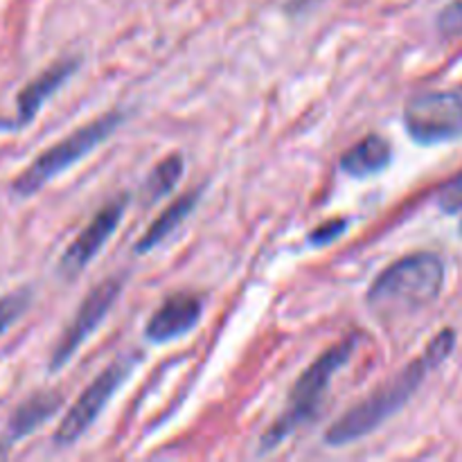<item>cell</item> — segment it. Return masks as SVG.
Returning <instances> with one entry per match:
<instances>
[{
	"mask_svg": "<svg viewBox=\"0 0 462 462\" xmlns=\"http://www.w3.org/2000/svg\"><path fill=\"white\" fill-rule=\"evenodd\" d=\"M454 346V329H442V332L429 343L427 350L422 352L420 359H415L413 364L406 365L402 373H397L395 377L388 379L386 383H382L377 391L370 393L365 400H361L359 404L352 406L347 413H343L341 418L329 427V431L325 433V442L332 447H343L347 445V442L361 440V438L377 431L388 418H393L397 411L404 409L406 402H409L411 397L418 393V388L422 386L427 374L449 359Z\"/></svg>",
	"mask_w": 462,
	"mask_h": 462,
	"instance_id": "cell-1",
	"label": "cell"
},
{
	"mask_svg": "<svg viewBox=\"0 0 462 462\" xmlns=\"http://www.w3.org/2000/svg\"><path fill=\"white\" fill-rule=\"evenodd\" d=\"M442 287L445 262L436 253H411L379 273L368 289V305L379 311H413L436 300Z\"/></svg>",
	"mask_w": 462,
	"mask_h": 462,
	"instance_id": "cell-2",
	"label": "cell"
},
{
	"mask_svg": "<svg viewBox=\"0 0 462 462\" xmlns=\"http://www.w3.org/2000/svg\"><path fill=\"white\" fill-rule=\"evenodd\" d=\"M355 346V338L337 343V346H332L329 350H325L323 355L298 377L291 393H289L287 409H284V413L275 420L273 427H271L269 431L264 433V438H262V449H273V447H278L284 438L291 436L300 424H305L307 420L319 411V404L320 400H323L325 393H328L329 382H332L334 374L350 361Z\"/></svg>",
	"mask_w": 462,
	"mask_h": 462,
	"instance_id": "cell-3",
	"label": "cell"
},
{
	"mask_svg": "<svg viewBox=\"0 0 462 462\" xmlns=\"http://www.w3.org/2000/svg\"><path fill=\"white\" fill-rule=\"evenodd\" d=\"M122 116L120 113H108V116L97 117L90 125L81 126V129L72 131L70 135H66L63 140H59L57 144H52L50 149H45L16 180H14V192L18 197H32V194L39 192L45 183H50L52 179H57L63 170L72 167L75 162H79L81 158L88 156L93 149H97L104 140H108V135L120 126Z\"/></svg>",
	"mask_w": 462,
	"mask_h": 462,
	"instance_id": "cell-4",
	"label": "cell"
},
{
	"mask_svg": "<svg viewBox=\"0 0 462 462\" xmlns=\"http://www.w3.org/2000/svg\"><path fill=\"white\" fill-rule=\"evenodd\" d=\"M404 125L420 144H440L462 138V93L424 90L409 99Z\"/></svg>",
	"mask_w": 462,
	"mask_h": 462,
	"instance_id": "cell-5",
	"label": "cell"
},
{
	"mask_svg": "<svg viewBox=\"0 0 462 462\" xmlns=\"http://www.w3.org/2000/svg\"><path fill=\"white\" fill-rule=\"evenodd\" d=\"M131 368H134V361H116V364L108 365V368L104 370V373L99 374L79 397H77V402L70 406V411H68L66 418L59 424L57 433H54V442H57L59 447H70L72 442L79 440V438L93 427V422L99 418L104 406L111 402V397L116 395L120 383L129 377Z\"/></svg>",
	"mask_w": 462,
	"mask_h": 462,
	"instance_id": "cell-6",
	"label": "cell"
},
{
	"mask_svg": "<svg viewBox=\"0 0 462 462\" xmlns=\"http://www.w3.org/2000/svg\"><path fill=\"white\" fill-rule=\"evenodd\" d=\"M120 291L122 280L108 278L104 280V282H99L97 287L84 298V302H81L79 310H77L75 319H72V323L68 325L66 332L59 338L57 347H54L52 359H50V370L57 373V370H61L63 365L75 356V352L79 350L81 343L99 328V323H102V320L106 319L108 311L113 310Z\"/></svg>",
	"mask_w": 462,
	"mask_h": 462,
	"instance_id": "cell-7",
	"label": "cell"
},
{
	"mask_svg": "<svg viewBox=\"0 0 462 462\" xmlns=\"http://www.w3.org/2000/svg\"><path fill=\"white\" fill-rule=\"evenodd\" d=\"M126 203H129L126 197L113 199V201L106 203V206L93 217V221L77 235L75 242L66 248V253H63L61 260H59V271H61L66 278H75L77 273H81V271L90 264V260L102 251V246L113 237L117 224H120V219L125 217Z\"/></svg>",
	"mask_w": 462,
	"mask_h": 462,
	"instance_id": "cell-8",
	"label": "cell"
},
{
	"mask_svg": "<svg viewBox=\"0 0 462 462\" xmlns=\"http://www.w3.org/2000/svg\"><path fill=\"white\" fill-rule=\"evenodd\" d=\"M203 314V300L194 293H176L170 296L149 319L147 334L149 341L167 343L188 334L199 323Z\"/></svg>",
	"mask_w": 462,
	"mask_h": 462,
	"instance_id": "cell-9",
	"label": "cell"
},
{
	"mask_svg": "<svg viewBox=\"0 0 462 462\" xmlns=\"http://www.w3.org/2000/svg\"><path fill=\"white\" fill-rule=\"evenodd\" d=\"M77 59H66V61H59L54 66H50L48 70L41 72L36 79H32L25 88L18 95V120L21 125L30 122L32 117L39 113V108L43 106V102L48 97H52L59 88L63 86V81L77 70Z\"/></svg>",
	"mask_w": 462,
	"mask_h": 462,
	"instance_id": "cell-10",
	"label": "cell"
},
{
	"mask_svg": "<svg viewBox=\"0 0 462 462\" xmlns=\"http://www.w3.org/2000/svg\"><path fill=\"white\" fill-rule=\"evenodd\" d=\"M393 161V149L382 135H365L361 143L347 149L341 158V170L355 179H368L386 170Z\"/></svg>",
	"mask_w": 462,
	"mask_h": 462,
	"instance_id": "cell-11",
	"label": "cell"
},
{
	"mask_svg": "<svg viewBox=\"0 0 462 462\" xmlns=\"http://www.w3.org/2000/svg\"><path fill=\"white\" fill-rule=\"evenodd\" d=\"M63 404L61 393H36L30 400L23 402L16 409V413L9 418L7 424V442H16L21 438L30 436L32 431L48 422Z\"/></svg>",
	"mask_w": 462,
	"mask_h": 462,
	"instance_id": "cell-12",
	"label": "cell"
},
{
	"mask_svg": "<svg viewBox=\"0 0 462 462\" xmlns=\"http://www.w3.org/2000/svg\"><path fill=\"white\" fill-rule=\"evenodd\" d=\"M199 201V194H183V197L176 199L167 210H162V215H158V219L153 221L152 226L147 228V233L138 239L135 244V253H149L152 248H156L162 239L170 237L185 219H188L189 212L194 210Z\"/></svg>",
	"mask_w": 462,
	"mask_h": 462,
	"instance_id": "cell-13",
	"label": "cell"
},
{
	"mask_svg": "<svg viewBox=\"0 0 462 462\" xmlns=\"http://www.w3.org/2000/svg\"><path fill=\"white\" fill-rule=\"evenodd\" d=\"M185 170V162L180 153H171L165 161L158 162L156 167L149 174L147 185H144V192L149 199H161L165 194H170L176 188V183L180 180V174Z\"/></svg>",
	"mask_w": 462,
	"mask_h": 462,
	"instance_id": "cell-14",
	"label": "cell"
},
{
	"mask_svg": "<svg viewBox=\"0 0 462 462\" xmlns=\"http://www.w3.org/2000/svg\"><path fill=\"white\" fill-rule=\"evenodd\" d=\"M27 305H30V291L27 289H21V291H14L9 296L0 298V334L7 332L25 314Z\"/></svg>",
	"mask_w": 462,
	"mask_h": 462,
	"instance_id": "cell-15",
	"label": "cell"
},
{
	"mask_svg": "<svg viewBox=\"0 0 462 462\" xmlns=\"http://www.w3.org/2000/svg\"><path fill=\"white\" fill-rule=\"evenodd\" d=\"M438 206L447 215H460V233H462V176L451 180L447 188H442L440 197H438Z\"/></svg>",
	"mask_w": 462,
	"mask_h": 462,
	"instance_id": "cell-16",
	"label": "cell"
},
{
	"mask_svg": "<svg viewBox=\"0 0 462 462\" xmlns=\"http://www.w3.org/2000/svg\"><path fill=\"white\" fill-rule=\"evenodd\" d=\"M438 27L445 36H458L462 34V0L447 5L438 16Z\"/></svg>",
	"mask_w": 462,
	"mask_h": 462,
	"instance_id": "cell-17",
	"label": "cell"
},
{
	"mask_svg": "<svg viewBox=\"0 0 462 462\" xmlns=\"http://www.w3.org/2000/svg\"><path fill=\"white\" fill-rule=\"evenodd\" d=\"M346 224H347L346 219H334V221H328V224L319 226V228H316L314 233H311L310 242H311V244H320V246H323V244L334 242V239H337L338 235H341L343 230H346Z\"/></svg>",
	"mask_w": 462,
	"mask_h": 462,
	"instance_id": "cell-18",
	"label": "cell"
},
{
	"mask_svg": "<svg viewBox=\"0 0 462 462\" xmlns=\"http://www.w3.org/2000/svg\"><path fill=\"white\" fill-rule=\"evenodd\" d=\"M9 129H14L12 122H0V131H9Z\"/></svg>",
	"mask_w": 462,
	"mask_h": 462,
	"instance_id": "cell-19",
	"label": "cell"
}]
</instances>
